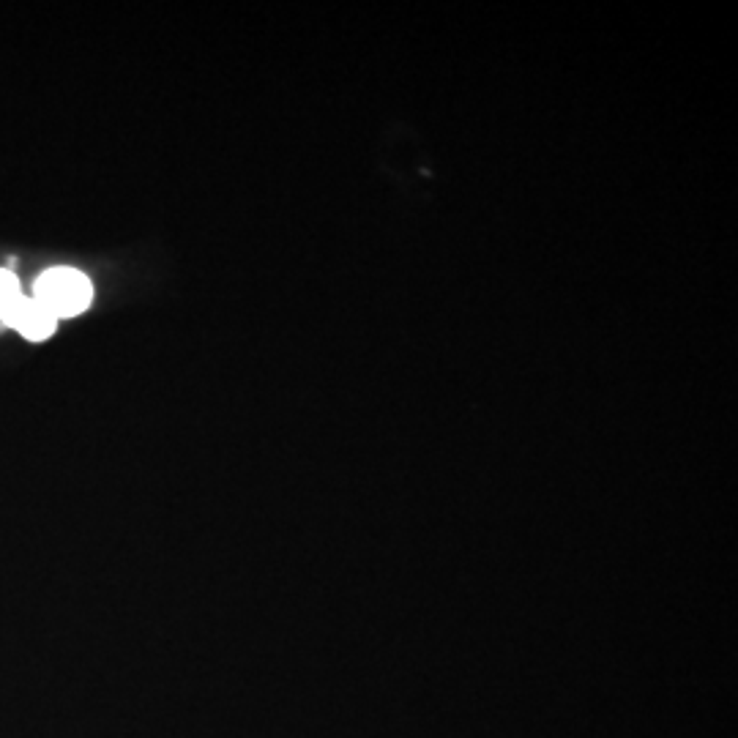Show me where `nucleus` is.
I'll list each match as a JSON object with an SVG mask.
<instances>
[{"mask_svg": "<svg viewBox=\"0 0 738 738\" xmlns=\"http://www.w3.org/2000/svg\"><path fill=\"white\" fill-rule=\"evenodd\" d=\"M17 296H22V293H19V282H17V276H14L11 271H0V310H3L6 304H11Z\"/></svg>", "mask_w": 738, "mask_h": 738, "instance_id": "3", "label": "nucleus"}, {"mask_svg": "<svg viewBox=\"0 0 738 738\" xmlns=\"http://www.w3.org/2000/svg\"><path fill=\"white\" fill-rule=\"evenodd\" d=\"M33 299L58 320V317L80 315L91 304L94 287H91V279L80 274L77 268H52L36 282Z\"/></svg>", "mask_w": 738, "mask_h": 738, "instance_id": "1", "label": "nucleus"}, {"mask_svg": "<svg viewBox=\"0 0 738 738\" xmlns=\"http://www.w3.org/2000/svg\"><path fill=\"white\" fill-rule=\"evenodd\" d=\"M0 317L6 325L22 331L28 339H47L55 331V317L50 315L33 296H17L11 304L0 310Z\"/></svg>", "mask_w": 738, "mask_h": 738, "instance_id": "2", "label": "nucleus"}]
</instances>
